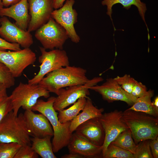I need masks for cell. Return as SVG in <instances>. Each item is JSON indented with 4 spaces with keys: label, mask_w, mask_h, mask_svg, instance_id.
I'll return each instance as SVG.
<instances>
[{
    "label": "cell",
    "mask_w": 158,
    "mask_h": 158,
    "mask_svg": "<svg viewBox=\"0 0 158 158\" xmlns=\"http://www.w3.org/2000/svg\"><path fill=\"white\" fill-rule=\"evenodd\" d=\"M12 110V105L9 96L7 95L0 97V122Z\"/></svg>",
    "instance_id": "4dcf8cb0"
},
{
    "label": "cell",
    "mask_w": 158,
    "mask_h": 158,
    "mask_svg": "<svg viewBox=\"0 0 158 158\" xmlns=\"http://www.w3.org/2000/svg\"><path fill=\"white\" fill-rule=\"evenodd\" d=\"M83 68L69 65L47 74L38 83L50 92L57 95L61 88L85 84L89 80Z\"/></svg>",
    "instance_id": "6da1fadb"
},
{
    "label": "cell",
    "mask_w": 158,
    "mask_h": 158,
    "mask_svg": "<svg viewBox=\"0 0 158 158\" xmlns=\"http://www.w3.org/2000/svg\"><path fill=\"white\" fill-rule=\"evenodd\" d=\"M52 137L48 136L40 138H30L32 149L42 158H56L53 151L51 141Z\"/></svg>",
    "instance_id": "7402d4cb"
},
{
    "label": "cell",
    "mask_w": 158,
    "mask_h": 158,
    "mask_svg": "<svg viewBox=\"0 0 158 158\" xmlns=\"http://www.w3.org/2000/svg\"><path fill=\"white\" fill-rule=\"evenodd\" d=\"M114 78L123 90L131 95L136 80L128 74L121 77L118 76Z\"/></svg>",
    "instance_id": "f1b7e54d"
},
{
    "label": "cell",
    "mask_w": 158,
    "mask_h": 158,
    "mask_svg": "<svg viewBox=\"0 0 158 158\" xmlns=\"http://www.w3.org/2000/svg\"><path fill=\"white\" fill-rule=\"evenodd\" d=\"M103 80L102 77H95L89 79L85 84L71 86L66 89H61L54 103V109L59 111L73 104L81 97L88 98L87 96L90 95L89 87L97 85Z\"/></svg>",
    "instance_id": "ba28073f"
},
{
    "label": "cell",
    "mask_w": 158,
    "mask_h": 158,
    "mask_svg": "<svg viewBox=\"0 0 158 158\" xmlns=\"http://www.w3.org/2000/svg\"><path fill=\"white\" fill-rule=\"evenodd\" d=\"M90 90L98 92L103 99L109 102L121 101L132 106L137 98L123 90L114 78H107L101 85H96L89 87Z\"/></svg>",
    "instance_id": "7c38bea8"
},
{
    "label": "cell",
    "mask_w": 158,
    "mask_h": 158,
    "mask_svg": "<svg viewBox=\"0 0 158 158\" xmlns=\"http://www.w3.org/2000/svg\"><path fill=\"white\" fill-rule=\"evenodd\" d=\"M7 89L4 85L0 83V97L7 96Z\"/></svg>",
    "instance_id": "74e56055"
},
{
    "label": "cell",
    "mask_w": 158,
    "mask_h": 158,
    "mask_svg": "<svg viewBox=\"0 0 158 158\" xmlns=\"http://www.w3.org/2000/svg\"><path fill=\"white\" fill-rule=\"evenodd\" d=\"M61 158H83L84 157L80 154L75 153H69L62 156Z\"/></svg>",
    "instance_id": "d590c367"
},
{
    "label": "cell",
    "mask_w": 158,
    "mask_h": 158,
    "mask_svg": "<svg viewBox=\"0 0 158 158\" xmlns=\"http://www.w3.org/2000/svg\"><path fill=\"white\" fill-rule=\"evenodd\" d=\"M3 6L6 7L17 3L21 0H1Z\"/></svg>",
    "instance_id": "8d00e7d4"
},
{
    "label": "cell",
    "mask_w": 158,
    "mask_h": 158,
    "mask_svg": "<svg viewBox=\"0 0 158 158\" xmlns=\"http://www.w3.org/2000/svg\"><path fill=\"white\" fill-rule=\"evenodd\" d=\"M150 147L151 148L152 154L153 158H158V137L150 140Z\"/></svg>",
    "instance_id": "836d02e7"
},
{
    "label": "cell",
    "mask_w": 158,
    "mask_h": 158,
    "mask_svg": "<svg viewBox=\"0 0 158 158\" xmlns=\"http://www.w3.org/2000/svg\"><path fill=\"white\" fill-rule=\"evenodd\" d=\"M55 98L52 96L49 97L46 101L38 99L32 109L44 115L51 124L54 132L52 143L54 153L67 146L73 134L70 129L71 121L61 123L59 120L58 113L53 106Z\"/></svg>",
    "instance_id": "7a4b0ae2"
},
{
    "label": "cell",
    "mask_w": 158,
    "mask_h": 158,
    "mask_svg": "<svg viewBox=\"0 0 158 158\" xmlns=\"http://www.w3.org/2000/svg\"><path fill=\"white\" fill-rule=\"evenodd\" d=\"M74 0H66L60 8L53 10L51 17L66 30L69 38L73 42L77 43L80 40L74 25L77 22L78 13L73 8Z\"/></svg>",
    "instance_id": "8fae6325"
},
{
    "label": "cell",
    "mask_w": 158,
    "mask_h": 158,
    "mask_svg": "<svg viewBox=\"0 0 158 158\" xmlns=\"http://www.w3.org/2000/svg\"><path fill=\"white\" fill-rule=\"evenodd\" d=\"M54 0H28L30 19L27 31L36 30L46 23L53 11Z\"/></svg>",
    "instance_id": "4fadbf2b"
},
{
    "label": "cell",
    "mask_w": 158,
    "mask_h": 158,
    "mask_svg": "<svg viewBox=\"0 0 158 158\" xmlns=\"http://www.w3.org/2000/svg\"><path fill=\"white\" fill-rule=\"evenodd\" d=\"M21 145L15 142H0V158H14Z\"/></svg>",
    "instance_id": "484cf974"
},
{
    "label": "cell",
    "mask_w": 158,
    "mask_h": 158,
    "mask_svg": "<svg viewBox=\"0 0 158 158\" xmlns=\"http://www.w3.org/2000/svg\"><path fill=\"white\" fill-rule=\"evenodd\" d=\"M117 4H120L122 5L123 8L128 10L130 9L132 5L136 6L137 8L139 13L143 20L147 28L148 31V38L150 39L149 34V30L147 25L146 23L145 19V14L147 11L146 4L142 2L140 0H103L102 1V4L103 6L106 5L107 6V14L110 17L112 22L113 26L115 31L116 30L114 25L111 14L112 13V7L113 6Z\"/></svg>",
    "instance_id": "ffe728a7"
},
{
    "label": "cell",
    "mask_w": 158,
    "mask_h": 158,
    "mask_svg": "<svg viewBox=\"0 0 158 158\" xmlns=\"http://www.w3.org/2000/svg\"><path fill=\"white\" fill-rule=\"evenodd\" d=\"M35 36L46 49H63L69 38L66 31L51 17L48 22L36 30Z\"/></svg>",
    "instance_id": "52a82bcc"
},
{
    "label": "cell",
    "mask_w": 158,
    "mask_h": 158,
    "mask_svg": "<svg viewBox=\"0 0 158 158\" xmlns=\"http://www.w3.org/2000/svg\"><path fill=\"white\" fill-rule=\"evenodd\" d=\"M38 155L32 149L31 145H22L14 158H37Z\"/></svg>",
    "instance_id": "f546056e"
},
{
    "label": "cell",
    "mask_w": 158,
    "mask_h": 158,
    "mask_svg": "<svg viewBox=\"0 0 158 158\" xmlns=\"http://www.w3.org/2000/svg\"><path fill=\"white\" fill-rule=\"evenodd\" d=\"M21 49L19 44L9 42L0 37V51H6L7 50L16 51Z\"/></svg>",
    "instance_id": "d6a6232c"
},
{
    "label": "cell",
    "mask_w": 158,
    "mask_h": 158,
    "mask_svg": "<svg viewBox=\"0 0 158 158\" xmlns=\"http://www.w3.org/2000/svg\"><path fill=\"white\" fill-rule=\"evenodd\" d=\"M0 18V35L9 42L17 43L24 48H29L33 43L30 32L19 28L6 16Z\"/></svg>",
    "instance_id": "5bb4252c"
},
{
    "label": "cell",
    "mask_w": 158,
    "mask_h": 158,
    "mask_svg": "<svg viewBox=\"0 0 158 158\" xmlns=\"http://www.w3.org/2000/svg\"><path fill=\"white\" fill-rule=\"evenodd\" d=\"M153 104L157 108H158V97H157L152 102Z\"/></svg>",
    "instance_id": "f35d334b"
},
{
    "label": "cell",
    "mask_w": 158,
    "mask_h": 158,
    "mask_svg": "<svg viewBox=\"0 0 158 158\" xmlns=\"http://www.w3.org/2000/svg\"><path fill=\"white\" fill-rule=\"evenodd\" d=\"M3 5L1 0H0V9L3 8Z\"/></svg>",
    "instance_id": "ab89813d"
},
{
    "label": "cell",
    "mask_w": 158,
    "mask_h": 158,
    "mask_svg": "<svg viewBox=\"0 0 158 158\" xmlns=\"http://www.w3.org/2000/svg\"><path fill=\"white\" fill-rule=\"evenodd\" d=\"M104 158H133V154L129 151L111 143L108 146L103 156Z\"/></svg>",
    "instance_id": "d4e9b609"
},
{
    "label": "cell",
    "mask_w": 158,
    "mask_h": 158,
    "mask_svg": "<svg viewBox=\"0 0 158 158\" xmlns=\"http://www.w3.org/2000/svg\"><path fill=\"white\" fill-rule=\"evenodd\" d=\"M50 92L38 84H31L20 82L9 96L13 106V111L18 115L19 109L32 110L38 99L48 98Z\"/></svg>",
    "instance_id": "5b68a950"
},
{
    "label": "cell",
    "mask_w": 158,
    "mask_h": 158,
    "mask_svg": "<svg viewBox=\"0 0 158 158\" xmlns=\"http://www.w3.org/2000/svg\"><path fill=\"white\" fill-rule=\"evenodd\" d=\"M75 133L92 143L102 146L105 134L99 118L90 119L81 123L76 128Z\"/></svg>",
    "instance_id": "2e32d148"
},
{
    "label": "cell",
    "mask_w": 158,
    "mask_h": 158,
    "mask_svg": "<svg viewBox=\"0 0 158 158\" xmlns=\"http://www.w3.org/2000/svg\"><path fill=\"white\" fill-rule=\"evenodd\" d=\"M36 59L35 54L29 48L16 51H0V61L15 78L20 77L25 69L33 64Z\"/></svg>",
    "instance_id": "9c48e42d"
},
{
    "label": "cell",
    "mask_w": 158,
    "mask_h": 158,
    "mask_svg": "<svg viewBox=\"0 0 158 158\" xmlns=\"http://www.w3.org/2000/svg\"><path fill=\"white\" fill-rule=\"evenodd\" d=\"M86 99L81 97L69 108L58 111V117L59 121L64 123L72 121L84 108Z\"/></svg>",
    "instance_id": "603a6c76"
},
{
    "label": "cell",
    "mask_w": 158,
    "mask_h": 158,
    "mask_svg": "<svg viewBox=\"0 0 158 158\" xmlns=\"http://www.w3.org/2000/svg\"><path fill=\"white\" fill-rule=\"evenodd\" d=\"M30 136L24 121L23 114L15 115L13 110L0 122V142L17 143L31 145Z\"/></svg>",
    "instance_id": "277c9868"
},
{
    "label": "cell",
    "mask_w": 158,
    "mask_h": 158,
    "mask_svg": "<svg viewBox=\"0 0 158 158\" xmlns=\"http://www.w3.org/2000/svg\"><path fill=\"white\" fill-rule=\"evenodd\" d=\"M111 143L129 151L133 154L135 153L136 147L129 128L121 132Z\"/></svg>",
    "instance_id": "cb8c5ba5"
},
{
    "label": "cell",
    "mask_w": 158,
    "mask_h": 158,
    "mask_svg": "<svg viewBox=\"0 0 158 158\" xmlns=\"http://www.w3.org/2000/svg\"><path fill=\"white\" fill-rule=\"evenodd\" d=\"M41 54L38 58L41 64L37 74L28 83L31 84H38L48 73L62 67L69 65L66 52L63 49H53L47 51L42 47H40Z\"/></svg>",
    "instance_id": "8992f818"
},
{
    "label": "cell",
    "mask_w": 158,
    "mask_h": 158,
    "mask_svg": "<svg viewBox=\"0 0 158 158\" xmlns=\"http://www.w3.org/2000/svg\"><path fill=\"white\" fill-rule=\"evenodd\" d=\"M150 140H146L139 142L137 145L133 158H153L150 150Z\"/></svg>",
    "instance_id": "4316f807"
},
{
    "label": "cell",
    "mask_w": 158,
    "mask_h": 158,
    "mask_svg": "<svg viewBox=\"0 0 158 158\" xmlns=\"http://www.w3.org/2000/svg\"><path fill=\"white\" fill-rule=\"evenodd\" d=\"M23 117L27 130L32 137L43 138L53 136L52 128L47 117L42 114L35 113L31 110H25Z\"/></svg>",
    "instance_id": "9a60e30c"
},
{
    "label": "cell",
    "mask_w": 158,
    "mask_h": 158,
    "mask_svg": "<svg viewBox=\"0 0 158 158\" xmlns=\"http://www.w3.org/2000/svg\"><path fill=\"white\" fill-rule=\"evenodd\" d=\"M153 94V91L150 90L147 91L146 95L138 98L133 104L128 109L142 112L158 117V108L154 106L151 101Z\"/></svg>",
    "instance_id": "44dd1931"
},
{
    "label": "cell",
    "mask_w": 158,
    "mask_h": 158,
    "mask_svg": "<svg viewBox=\"0 0 158 158\" xmlns=\"http://www.w3.org/2000/svg\"><path fill=\"white\" fill-rule=\"evenodd\" d=\"M67 146L69 153L78 154L84 158L98 157L102 155V146L94 145L75 133Z\"/></svg>",
    "instance_id": "ac0fdd59"
},
{
    "label": "cell",
    "mask_w": 158,
    "mask_h": 158,
    "mask_svg": "<svg viewBox=\"0 0 158 158\" xmlns=\"http://www.w3.org/2000/svg\"><path fill=\"white\" fill-rule=\"evenodd\" d=\"M28 10V0H21L10 7L0 9V16H7L13 19L17 26L27 30L30 19Z\"/></svg>",
    "instance_id": "e0dca14e"
},
{
    "label": "cell",
    "mask_w": 158,
    "mask_h": 158,
    "mask_svg": "<svg viewBox=\"0 0 158 158\" xmlns=\"http://www.w3.org/2000/svg\"><path fill=\"white\" fill-rule=\"evenodd\" d=\"M104 111L103 108L98 109L95 106L89 97L87 98L85 105L82 112L79 113L71 121L70 126L71 132L73 133L78 126L90 119L100 117Z\"/></svg>",
    "instance_id": "d6986e66"
},
{
    "label": "cell",
    "mask_w": 158,
    "mask_h": 158,
    "mask_svg": "<svg viewBox=\"0 0 158 158\" xmlns=\"http://www.w3.org/2000/svg\"><path fill=\"white\" fill-rule=\"evenodd\" d=\"M66 0H54L53 2V8L56 9L61 7Z\"/></svg>",
    "instance_id": "e575fe53"
},
{
    "label": "cell",
    "mask_w": 158,
    "mask_h": 158,
    "mask_svg": "<svg viewBox=\"0 0 158 158\" xmlns=\"http://www.w3.org/2000/svg\"><path fill=\"white\" fill-rule=\"evenodd\" d=\"M147 92L146 86L136 80L131 95L138 98L146 95Z\"/></svg>",
    "instance_id": "1f68e13d"
},
{
    "label": "cell",
    "mask_w": 158,
    "mask_h": 158,
    "mask_svg": "<svg viewBox=\"0 0 158 158\" xmlns=\"http://www.w3.org/2000/svg\"><path fill=\"white\" fill-rule=\"evenodd\" d=\"M122 119L130 130L136 144L158 137V117L128 109L123 112Z\"/></svg>",
    "instance_id": "3957f363"
},
{
    "label": "cell",
    "mask_w": 158,
    "mask_h": 158,
    "mask_svg": "<svg viewBox=\"0 0 158 158\" xmlns=\"http://www.w3.org/2000/svg\"><path fill=\"white\" fill-rule=\"evenodd\" d=\"M123 112L117 110L102 114L99 117L104 128L105 138L102 145V157L108 145L122 132L128 128L122 119Z\"/></svg>",
    "instance_id": "30bf717a"
},
{
    "label": "cell",
    "mask_w": 158,
    "mask_h": 158,
    "mask_svg": "<svg viewBox=\"0 0 158 158\" xmlns=\"http://www.w3.org/2000/svg\"><path fill=\"white\" fill-rule=\"evenodd\" d=\"M0 83L7 88L14 85L15 78L7 67L0 61Z\"/></svg>",
    "instance_id": "83f0119b"
}]
</instances>
